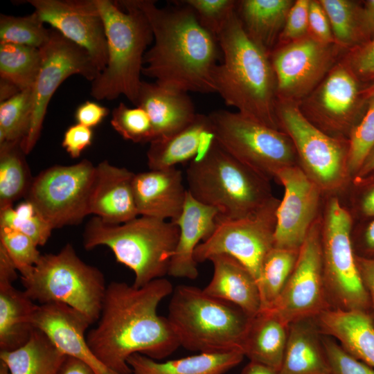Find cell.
I'll return each instance as SVG.
<instances>
[{"mask_svg": "<svg viewBox=\"0 0 374 374\" xmlns=\"http://www.w3.org/2000/svg\"><path fill=\"white\" fill-rule=\"evenodd\" d=\"M173 290L164 278L142 287L111 282L98 325L86 335L96 357L116 373L132 374L127 364L131 355L139 353L161 360L175 352L180 346L179 340L168 318L157 313L159 303Z\"/></svg>", "mask_w": 374, "mask_h": 374, "instance_id": "6da1fadb", "label": "cell"}, {"mask_svg": "<svg viewBox=\"0 0 374 374\" xmlns=\"http://www.w3.org/2000/svg\"><path fill=\"white\" fill-rule=\"evenodd\" d=\"M134 1L146 16L154 37L144 55L142 73L167 88L215 93L218 42L200 24L193 10L182 1L181 6L163 8L150 0Z\"/></svg>", "mask_w": 374, "mask_h": 374, "instance_id": "7a4b0ae2", "label": "cell"}, {"mask_svg": "<svg viewBox=\"0 0 374 374\" xmlns=\"http://www.w3.org/2000/svg\"><path fill=\"white\" fill-rule=\"evenodd\" d=\"M217 40L222 61L213 73L215 92L238 112L280 130L276 116V81L271 60L268 53L246 33L236 11Z\"/></svg>", "mask_w": 374, "mask_h": 374, "instance_id": "3957f363", "label": "cell"}, {"mask_svg": "<svg viewBox=\"0 0 374 374\" xmlns=\"http://www.w3.org/2000/svg\"><path fill=\"white\" fill-rule=\"evenodd\" d=\"M96 3L105 24L107 60L91 82V95L99 100L123 95L135 105L144 55L154 39L150 24L134 0Z\"/></svg>", "mask_w": 374, "mask_h": 374, "instance_id": "277c9868", "label": "cell"}, {"mask_svg": "<svg viewBox=\"0 0 374 374\" xmlns=\"http://www.w3.org/2000/svg\"><path fill=\"white\" fill-rule=\"evenodd\" d=\"M186 179L192 197L215 208L225 219L249 217L274 197L269 179L235 159L214 139L190 162Z\"/></svg>", "mask_w": 374, "mask_h": 374, "instance_id": "5b68a950", "label": "cell"}, {"mask_svg": "<svg viewBox=\"0 0 374 374\" xmlns=\"http://www.w3.org/2000/svg\"><path fill=\"white\" fill-rule=\"evenodd\" d=\"M179 235V229L172 222L141 216L112 224L96 216L84 227L83 245L87 250L109 247L116 261L134 272L132 285L142 287L168 274Z\"/></svg>", "mask_w": 374, "mask_h": 374, "instance_id": "8992f818", "label": "cell"}, {"mask_svg": "<svg viewBox=\"0 0 374 374\" xmlns=\"http://www.w3.org/2000/svg\"><path fill=\"white\" fill-rule=\"evenodd\" d=\"M251 317L230 302L185 285L173 290L167 317L180 346L208 353H242Z\"/></svg>", "mask_w": 374, "mask_h": 374, "instance_id": "52a82bcc", "label": "cell"}, {"mask_svg": "<svg viewBox=\"0 0 374 374\" xmlns=\"http://www.w3.org/2000/svg\"><path fill=\"white\" fill-rule=\"evenodd\" d=\"M24 292L39 305L65 304L98 321L107 286L103 272L82 261L71 244L56 253L42 254L37 264L21 276Z\"/></svg>", "mask_w": 374, "mask_h": 374, "instance_id": "ba28073f", "label": "cell"}, {"mask_svg": "<svg viewBox=\"0 0 374 374\" xmlns=\"http://www.w3.org/2000/svg\"><path fill=\"white\" fill-rule=\"evenodd\" d=\"M354 220L338 195L324 196L321 212V249L325 284L331 309L370 314L368 294L355 259Z\"/></svg>", "mask_w": 374, "mask_h": 374, "instance_id": "9c48e42d", "label": "cell"}, {"mask_svg": "<svg viewBox=\"0 0 374 374\" xmlns=\"http://www.w3.org/2000/svg\"><path fill=\"white\" fill-rule=\"evenodd\" d=\"M276 116L280 130L293 143L299 166L323 195H338L348 189L351 183L348 140L322 131L295 103L277 101Z\"/></svg>", "mask_w": 374, "mask_h": 374, "instance_id": "30bf717a", "label": "cell"}, {"mask_svg": "<svg viewBox=\"0 0 374 374\" xmlns=\"http://www.w3.org/2000/svg\"><path fill=\"white\" fill-rule=\"evenodd\" d=\"M214 140L235 159L275 179L282 170L299 166L293 143L284 132L242 114L216 110L208 114Z\"/></svg>", "mask_w": 374, "mask_h": 374, "instance_id": "8fae6325", "label": "cell"}, {"mask_svg": "<svg viewBox=\"0 0 374 374\" xmlns=\"http://www.w3.org/2000/svg\"><path fill=\"white\" fill-rule=\"evenodd\" d=\"M96 166L87 159L56 165L33 177L26 200L54 229L82 222L89 213V200Z\"/></svg>", "mask_w": 374, "mask_h": 374, "instance_id": "7c38bea8", "label": "cell"}, {"mask_svg": "<svg viewBox=\"0 0 374 374\" xmlns=\"http://www.w3.org/2000/svg\"><path fill=\"white\" fill-rule=\"evenodd\" d=\"M280 199L274 197L256 213L241 219L229 220L217 215L213 233L196 247L194 259L208 260L216 254L229 255L260 280L263 260L274 247L276 211Z\"/></svg>", "mask_w": 374, "mask_h": 374, "instance_id": "4fadbf2b", "label": "cell"}, {"mask_svg": "<svg viewBox=\"0 0 374 374\" xmlns=\"http://www.w3.org/2000/svg\"><path fill=\"white\" fill-rule=\"evenodd\" d=\"M39 51L41 65L32 88L30 127L20 145L25 154H29L36 145L48 103L60 85L67 78L76 74L92 82L100 73L86 50L53 28L48 41Z\"/></svg>", "mask_w": 374, "mask_h": 374, "instance_id": "5bb4252c", "label": "cell"}, {"mask_svg": "<svg viewBox=\"0 0 374 374\" xmlns=\"http://www.w3.org/2000/svg\"><path fill=\"white\" fill-rule=\"evenodd\" d=\"M329 309L322 259L321 213L299 249L283 290L268 310L289 325L300 319L316 318Z\"/></svg>", "mask_w": 374, "mask_h": 374, "instance_id": "9a60e30c", "label": "cell"}, {"mask_svg": "<svg viewBox=\"0 0 374 374\" xmlns=\"http://www.w3.org/2000/svg\"><path fill=\"white\" fill-rule=\"evenodd\" d=\"M336 47L306 36L274 51L271 63L278 101L295 103L307 96L331 66Z\"/></svg>", "mask_w": 374, "mask_h": 374, "instance_id": "2e32d148", "label": "cell"}, {"mask_svg": "<svg viewBox=\"0 0 374 374\" xmlns=\"http://www.w3.org/2000/svg\"><path fill=\"white\" fill-rule=\"evenodd\" d=\"M275 180L284 195L276 211L274 247L298 251L321 213L324 195L299 166L280 170Z\"/></svg>", "mask_w": 374, "mask_h": 374, "instance_id": "e0dca14e", "label": "cell"}, {"mask_svg": "<svg viewBox=\"0 0 374 374\" xmlns=\"http://www.w3.org/2000/svg\"><path fill=\"white\" fill-rule=\"evenodd\" d=\"M40 19L86 50L101 72L107 60L105 24L96 0H28Z\"/></svg>", "mask_w": 374, "mask_h": 374, "instance_id": "ac0fdd59", "label": "cell"}, {"mask_svg": "<svg viewBox=\"0 0 374 374\" xmlns=\"http://www.w3.org/2000/svg\"><path fill=\"white\" fill-rule=\"evenodd\" d=\"M358 94L357 82L348 68L336 66L311 99L310 114L313 124L330 136L348 140L357 124L353 116Z\"/></svg>", "mask_w": 374, "mask_h": 374, "instance_id": "d6986e66", "label": "cell"}, {"mask_svg": "<svg viewBox=\"0 0 374 374\" xmlns=\"http://www.w3.org/2000/svg\"><path fill=\"white\" fill-rule=\"evenodd\" d=\"M32 323L35 328L45 333L62 353L82 362L95 374H119L105 366L92 352L85 335L91 323L78 310L58 303L39 304Z\"/></svg>", "mask_w": 374, "mask_h": 374, "instance_id": "ffe728a7", "label": "cell"}, {"mask_svg": "<svg viewBox=\"0 0 374 374\" xmlns=\"http://www.w3.org/2000/svg\"><path fill=\"white\" fill-rule=\"evenodd\" d=\"M132 190L139 215L172 222L181 214L188 192L175 167L134 174Z\"/></svg>", "mask_w": 374, "mask_h": 374, "instance_id": "44dd1931", "label": "cell"}, {"mask_svg": "<svg viewBox=\"0 0 374 374\" xmlns=\"http://www.w3.org/2000/svg\"><path fill=\"white\" fill-rule=\"evenodd\" d=\"M134 174L105 160L96 166L89 213L104 222L120 224L139 216L132 190Z\"/></svg>", "mask_w": 374, "mask_h": 374, "instance_id": "7402d4cb", "label": "cell"}, {"mask_svg": "<svg viewBox=\"0 0 374 374\" xmlns=\"http://www.w3.org/2000/svg\"><path fill=\"white\" fill-rule=\"evenodd\" d=\"M218 213L215 208L199 202L187 192L183 211L173 222L179 229V235L170 260L168 275L192 280L198 277L194 252L200 241L207 239L214 231Z\"/></svg>", "mask_w": 374, "mask_h": 374, "instance_id": "603a6c76", "label": "cell"}, {"mask_svg": "<svg viewBox=\"0 0 374 374\" xmlns=\"http://www.w3.org/2000/svg\"><path fill=\"white\" fill-rule=\"evenodd\" d=\"M135 107L148 115L153 140L175 134L191 123L197 114L186 92L145 81L141 82Z\"/></svg>", "mask_w": 374, "mask_h": 374, "instance_id": "cb8c5ba5", "label": "cell"}, {"mask_svg": "<svg viewBox=\"0 0 374 374\" xmlns=\"http://www.w3.org/2000/svg\"><path fill=\"white\" fill-rule=\"evenodd\" d=\"M208 260L213 274L204 291L238 306L250 317L258 314L262 308L260 290L249 270L227 254L213 255Z\"/></svg>", "mask_w": 374, "mask_h": 374, "instance_id": "d4e9b609", "label": "cell"}, {"mask_svg": "<svg viewBox=\"0 0 374 374\" xmlns=\"http://www.w3.org/2000/svg\"><path fill=\"white\" fill-rule=\"evenodd\" d=\"M322 337L317 317L290 323L279 374H331Z\"/></svg>", "mask_w": 374, "mask_h": 374, "instance_id": "484cf974", "label": "cell"}, {"mask_svg": "<svg viewBox=\"0 0 374 374\" xmlns=\"http://www.w3.org/2000/svg\"><path fill=\"white\" fill-rule=\"evenodd\" d=\"M214 139L208 115L197 114L184 129L164 139L150 143L148 166L151 170L175 167L195 159Z\"/></svg>", "mask_w": 374, "mask_h": 374, "instance_id": "4316f807", "label": "cell"}, {"mask_svg": "<svg viewBox=\"0 0 374 374\" xmlns=\"http://www.w3.org/2000/svg\"><path fill=\"white\" fill-rule=\"evenodd\" d=\"M317 321L323 335L337 339L352 356L374 369V323L369 314L329 309Z\"/></svg>", "mask_w": 374, "mask_h": 374, "instance_id": "83f0119b", "label": "cell"}, {"mask_svg": "<svg viewBox=\"0 0 374 374\" xmlns=\"http://www.w3.org/2000/svg\"><path fill=\"white\" fill-rule=\"evenodd\" d=\"M15 279L0 274V351L21 347L35 328L32 319L38 305L12 285Z\"/></svg>", "mask_w": 374, "mask_h": 374, "instance_id": "f1b7e54d", "label": "cell"}, {"mask_svg": "<svg viewBox=\"0 0 374 374\" xmlns=\"http://www.w3.org/2000/svg\"><path fill=\"white\" fill-rule=\"evenodd\" d=\"M289 325L273 312L262 310L251 317L242 344L249 361L279 371L286 347Z\"/></svg>", "mask_w": 374, "mask_h": 374, "instance_id": "f546056e", "label": "cell"}, {"mask_svg": "<svg viewBox=\"0 0 374 374\" xmlns=\"http://www.w3.org/2000/svg\"><path fill=\"white\" fill-rule=\"evenodd\" d=\"M244 357L241 351L199 353L161 362L136 353L128 358L127 364L132 374H225L238 366Z\"/></svg>", "mask_w": 374, "mask_h": 374, "instance_id": "4dcf8cb0", "label": "cell"}, {"mask_svg": "<svg viewBox=\"0 0 374 374\" xmlns=\"http://www.w3.org/2000/svg\"><path fill=\"white\" fill-rule=\"evenodd\" d=\"M292 4L290 0H244L238 1L235 11L248 35L268 53Z\"/></svg>", "mask_w": 374, "mask_h": 374, "instance_id": "1f68e13d", "label": "cell"}, {"mask_svg": "<svg viewBox=\"0 0 374 374\" xmlns=\"http://www.w3.org/2000/svg\"><path fill=\"white\" fill-rule=\"evenodd\" d=\"M67 357L37 328L21 347L0 351V361L10 374H60Z\"/></svg>", "mask_w": 374, "mask_h": 374, "instance_id": "d6a6232c", "label": "cell"}, {"mask_svg": "<svg viewBox=\"0 0 374 374\" xmlns=\"http://www.w3.org/2000/svg\"><path fill=\"white\" fill-rule=\"evenodd\" d=\"M19 143H0V210L26 197L33 181Z\"/></svg>", "mask_w": 374, "mask_h": 374, "instance_id": "836d02e7", "label": "cell"}, {"mask_svg": "<svg viewBox=\"0 0 374 374\" xmlns=\"http://www.w3.org/2000/svg\"><path fill=\"white\" fill-rule=\"evenodd\" d=\"M41 65L39 48L0 43V77L19 88L32 89Z\"/></svg>", "mask_w": 374, "mask_h": 374, "instance_id": "e575fe53", "label": "cell"}, {"mask_svg": "<svg viewBox=\"0 0 374 374\" xmlns=\"http://www.w3.org/2000/svg\"><path fill=\"white\" fill-rule=\"evenodd\" d=\"M299 250L274 247L265 257L258 287L262 310H269L283 290L296 265Z\"/></svg>", "mask_w": 374, "mask_h": 374, "instance_id": "d590c367", "label": "cell"}, {"mask_svg": "<svg viewBox=\"0 0 374 374\" xmlns=\"http://www.w3.org/2000/svg\"><path fill=\"white\" fill-rule=\"evenodd\" d=\"M32 89L0 103V143H19L26 136L32 115Z\"/></svg>", "mask_w": 374, "mask_h": 374, "instance_id": "8d00e7d4", "label": "cell"}, {"mask_svg": "<svg viewBox=\"0 0 374 374\" xmlns=\"http://www.w3.org/2000/svg\"><path fill=\"white\" fill-rule=\"evenodd\" d=\"M35 12L24 17L1 14L0 43L42 48L49 39L51 29L44 26Z\"/></svg>", "mask_w": 374, "mask_h": 374, "instance_id": "74e56055", "label": "cell"}, {"mask_svg": "<svg viewBox=\"0 0 374 374\" xmlns=\"http://www.w3.org/2000/svg\"><path fill=\"white\" fill-rule=\"evenodd\" d=\"M0 227L21 232L30 237L37 246L44 245L53 230L26 200L16 208L9 206L0 210Z\"/></svg>", "mask_w": 374, "mask_h": 374, "instance_id": "f35d334b", "label": "cell"}, {"mask_svg": "<svg viewBox=\"0 0 374 374\" xmlns=\"http://www.w3.org/2000/svg\"><path fill=\"white\" fill-rule=\"evenodd\" d=\"M111 125L124 139L133 143H150L153 130L150 118L141 107H129L121 103L112 114Z\"/></svg>", "mask_w": 374, "mask_h": 374, "instance_id": "ab89813d", "label": "cell"}, {"mask_svg": "<svg viewBox=\"0 0 374 374\" xmlns=\"http://www.w3.org/2000/svg\"><path fill=\"white\" fill-rule=\"evenodd\" d=\"M369 98L366 112L352 130L348 139V169L351 181L374 147V96Z\"/></svg>", "mask_w": 374, "mask_h": 374, "instance_id": "60d3db41", "label": "cell"}, {"mask_svg": "<svg viewBox=\"0 0 374 374\" xmlns=\"http://www.w3.org/2000/svg\"><path fill=\"white\" fill-rule=\"evenodd\" d=\"M0 246L21 276L34 267L42 256L38 246L30 237L9 228L0 227Z\"/></svg>", "mask_w": 374, "mask_h": 374, "instance_id": "b9f144b4", "label": "cell"}, {"mask_svg": "<svg viewBox=\"0 0 374 374\" xmlns=\"http://www.w3.org/2000/svg\"><path fill=\"white\" fill-rule=\"evenodd\" d=\"M328 18L335 43L347 46L357 35V15L354 4L346 0H321Z\"/></svg>", "mask_w": 374, "mask_h": 374, "instance_id": "7bdbcfd3", "label": "cell"}, {"mask_svg": "<svg viewBox=\"0 0 374 374\" xmlns=\"http://www.w3.org/2000/svg\"><path fill=\"white\" fill-rule=\"evenodd\" d=\"M184 3L195 12L200 24L217 39L222 29L235 11L233 0H185Z\"/></svg>", "mask_w": 374, "mask_h": 374, "instance_id": "ee69618b", "label": "cell"}, {"mask_svg": "<svg viewBox=\"0 0 374 374\" xmlns=\"http://www.w3.org/2000/svg\"><path fill=\"white\" fill-rule=\"evenodd\" d=\"M322 340L331 374H374L373 368L352 356L334 338L323 335Z\"/></svg>", "mask_w": 374, "mask_h": 374, "instance_id": "f6af8a7d", "label": "cell"}, {"mask_svg": "<svg viewBox=\"0 0 374 374\" xmlns=\"http://www.w3.org/2000/svg\"><path fill=\"white\" fill-rule=\"evenodd\" d=\"M350 186L352 189L349 211L353 220L357 218L362 222L374 219V174L352 181Z\"/></svg>", "mask_w": 374, "mask_h": 374, "instance_id": "bcb514c9", "label": "cell"}, {"mask_svg": "<svg viewBox=\"0 0 374 374\" xmlns=\"http://www.w3.org/2000/svg\"><path fill=\"white\" fill-rule=\"evenodd\" d=\"M310 2L309 0H297L293 3L279 35L280 42L286 44L306 37Z\"/></svg>", "mask_w": 374, "mask_h": 374, "instance_id": "7dc6e473", "label": "cell"}, {"mask_svg": "<svg viewBox=\"0 0 374 374\" xmlns=\"http://www.w3.org/2000/svg\"><path fill=\"white\" fill-rule=\"evenodd\" d=\"M308 32L310 36L326 44L335 43L331 26L319 1H310L308 11Z\"/></svg>", "mask_w": 374, "mask_h": 374, "instance_id": "c3c4849f", "label": "cell"}, {"mask_svg": "<svg viewBox=\"0 0 374 374\" xmlns=\"http://www.w3.org/2000/svg\"><path fill=\"white\" fill-rule=\"evenodd\" d=\"M92 140V129L76 123L64 132L62 145L72 158H78L91 145Z\"/></svg>", "mask_w": 374, "mask_h": 374, "instance_id": "681fc988", "label": "cell"}, {"mask_svg": "<svg viewBox=\"0 0 374 374\" xmlns=\"http://www.w3.org/2000/svg\"><path fill=\"white\" fill-rule=\"evenodd\" d=\"M352 240L356 255L374 258V219L362 222L355 232L353 231Z\"/></svg>", "mask_w": 374, "mask_h": 374, "instance_id": "f907efd6", "label": "cell"}, {"mask_svg": "<svg viewBox=\"0 0 374 374\" xmlns=\"http://www.w3.org/2000/svg\"><path fill=\"white\" fill-rule=\"evenodd\" d=\"M108 114L109 109L106 107L87 100L76 109L75 118L77 123L92 128L98 125Z\"/></svg>", "mask_w": 374, "mask_h": 374, "instance_id": "816d5d0a", "label": "cell"}, {"mask_svg": "<svg viewBox=\"0 0 374 374\" xmlns=\"http://www.w3.org/2000/svg\"><path fill=\"white\" fill-rule=\"evenodd\" d=\"M359 274L368 294L371 312L374 323V258H364L355 254Z\"/></svg>", "mask_w": 374, "mask_h": 374, "instance_id": "f5cc1de1", "label": "cell"}, {"mask_svg": "<svg viewBox=\"0 0 374 374\" xmlns=\"http://www.w3.org/2000/svg\"><path fill=\"white\" fill-rule=\"evenodd\" d=\"M350 63L352 68L359 75H374V38L354 53Z\"/></svg>", "mask_w": 374, "mask_h": 374, "instance_id": "db71d44e", "label": "cell"}, {"mask_svg": "<svg viewBox=\"0 0 374 374\" xmlns=\"http://www.w3.org/2000/svg\"><path fill=\"white\" fill-rule=\"evenodd\" d=\"M60 374H95L93 371L82 362L67 357Z\"/></svg>", "mask_w": 374, "mask_h": 374, "instance_id": "11a10c76", "label": "cell"}, {"mask_svg": "<svg viewBox=\"0 0 374 374\" xmlns=\"http://www.w3.org/2000/svg\"><path fill=\"white\" fill-rule=\"evenodd\" d=\"M374 174V147L369 152L352 181L364 179Z\"/></svg>", "mask_w": 374, "mask_h": 374, "instance_id": "9f6ffc18", "label": "cell"}, {"mask_svg": "<svg viewBox=\"0 0 374 374\" xmlns=\"http://www.w3.org/2000/svg\"><path fill=\"white\" fill-rule=\"evenodd\" d=\"M241 374H279V372L269 366L249 361L242 370Z\"/></svg>", "mask_w": 374, "mask_h": 374, "instance_id": "6f0895ef", "label": "cell"}, {"mask_svg": "<svg viewBox=\"0 0 374 374\" xmlns=\"http://www.w3.org/2000/svg\"><path fill=\"white\" fill-rule=\"evenodd\" d=\"M21 91L12 82L0 79V102L5 101Z\"/></svg>", "mask_w": 374, "mask_h": 374, "instance_id": "680465c9", "label": "cell"}, {"mask_svg": "<svg viewBox=\"0 0 374 374\" xmlns=\"http://www.w3.org/2000/svg\"><path fill=\"white\" fill-rule=\"evenodd\" d=\"M363 17L367 28L374 31V0L366 3Z\"/></svg>", "mask_w": 374, "mask_h": 374, "instance_id": "91938a15", "label": "cell"}, {"mask_svg": "<svg viewBox=\"0 0 374 374\" xmlns=\"http://www.w3.org/2000/svg\"><path fill=\"white\" fill-rule=\"evenodd\" d=\"M0 374H10L6 365L0 361Z\"/></svg>", "mask_w": 374, "mask_h": 374, "instance_id": "94428289", "label": "cell"}, {"mask_svg": "<svg viewBox=\"0 0 374 374\" xmlns=\"http://www.w3.org/2000/svg\"><path fill=\"white\" fill-rule=\"evenodd\" d=\"M366 93L368 97L374 96V84L368 89V90L366 91Z\"/></svg>", "mask_w": 374, "mask_h": 374, "instance_id": "6125c7cd", "label": "cell"}]
</instances>
